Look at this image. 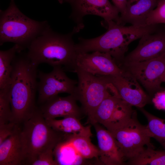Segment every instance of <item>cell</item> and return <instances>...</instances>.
Returning <instances> with one entry per match:
<instances>
[{
	"mask_svg": "<svg viewBox=\"0 0 165 165\" xmlns=\"http://www.w3.org/2000/svg\"><path fill=\"white\" fill-rule=\"evenodd\" d=\"M165 24V0H158L156 7L149 14L146 25Z\"/></svg>",
	"mask_w": 165,
	"mask_h": 165,
	"instance_id": "obj_26",
	"label": "cell"
},
{
	"mask_svg": "<svg viewBox=\"0 0 165 165\" xmlns=\"http://www.w3.org/2000/svg\"><path fill=\"white\" fill-rule=\"evenodd\" d=\"M12 122L9 86L0 89V125Z\"/></svg>",
	"mask_w": 165,
	"mask_h": 165,
	"instance_id": "obj_25",
	"label": "cell"
},
{
	"mask_svg": "<svg viewBox=\"0 0 165 165\" xmlns=\"http://www.w3.org/2000/svg\"><path fill=\"white\" fill-rule=\"evenodd\" d=\"M133 0H128V1H133Z\"/></svg>",
	"mask_w": 165,
	"mask_h": 165,
	"instance_id": "obj_32",
	"label": "cell"
},
{
	"mask_svg": "<svg viewBox=\"0 0 165 165\" xmlns=\"http://www.w3.org/2000/svg\"><path fill=\"white\" fill-rule=\"evenodd\" d=\"M118 94H112L105 98L97 108L91 123L105 127L109 121L117 104L121 99Z\"/></svg>",
	"mask_w": 165,
	"mask_h": 165,
	"instance_id": "obj_21",
	"label": "cell"
},
{
	"mask_svg": "<svg viewBox=\"0 0 165 165\" xmlns=\"http://www.w3.org/2000/svg\"><path fill=\"white\" fill-rule=\"evenodd\" d=\"M162 82H165V71L162 76Z\"/></svg>",
	"mask_w": 165,
	"mask_h": 165,
	"instance_id": "obj_31",
	"label": "cell"
},
{
	"mask_svg": "<svg viewBox=\"0 0 165 165\" xmlns=\"http://www.w3.org/2000/svg\"><path fill=\"white\" fill-rule=\"evenodd\" d=\"M107 31L97 37L90 39L79 38L75 44L78 53L96 51L110 54L120 67L123 63L129 45L144 35L158 29L159 24L125 26L110 20L106 22Z\"/></svg>",
	"mask_w": 165,
	"mask_h": 165,
	"instance_id": "obj_3",
	"label": "cell"
},
{
	"mask_svg": "<svg viewBox=\"0 0 165 165\" xmlns=\"http://www.w3.org/2000/svg\"><path fill=\"white\" fill-rule=\"evenodd\" d=\"M61 3H68L72 8L70 16L76 24L79 31L84 27L83 19L87 15L98 16L105 22L114 21L119 23L120 16L118 10L109 0H58Z\"/></svg>",
	"mask_w": 165,
	"mask_h": 165,
	"instance_id": "obj_11",
	"label": "cell"
},
{
	"mask_svg": "<svg viewBox=\"0 0 165 165\" xmlns=\"http://www.w3.org/2000/svg\"><path fill=\"white\" fill-rule=\"evenodd\" d=\"M76 101L72 95L65 97L57 95L47 100L38 108L46 120L68 117H74L80 119L84 112L77 105Z\"/></svg>",
	"mask_w": 165,
	"mask_h": 165,
	"instance_id": "obj_15",
	"label": "cell"
},
{
	"mask_svg": "<svg viewBox=\"0 0 165 165\" xmlns=\"http://www.w3.org/2000/svg\"><path fill=\"white\" fill-rule=\"evenodd\" d=\"M152 102L156 109L165 111V88L157 91L154 94Z\"/></svg>",
	"mask_w": 165,
	"mask_h": 165,
	"instance_id": "obj_28",
	"label": "cell"
},
{
	"mask_svg": "<svg viewBox=\"0 0 165 165\" xmlns=\"http://www.w3.org/2000/svg\"><path fill=\"white\" fill-rule=\"evenodd\" d=\"M158 0H134L128 2L124 13L120 16L119 24L136 26L146 25L147 17L156 7Z\"/></svg>",
	"mask_w": 165,
	"mask_h": 165,
	"instance_id": "obj_18",
	"label": "cell"
},
{
	"mask_svg": "<svg viewBox=\"0 0 165 165\" xmlns=\"http://www.w3.org/2000/svg\"><path fill=\"white\" fill-rule=\"evenodd\" d=\"M132 106L121 99L117 104L109 121L105 127L111 132L123 125L133 116L136 111Z\"/></svg>",
	"mask_w": 165,
	"mask_h": 165,
	"instance_id": "obj_22",
	"label": "cell"
},
{
	"mask_svg": "<svg viewBox=\"0 0 165 165\" xmlns=\"http://www.w3.org/2000/svg\"><path fill=\"white\" fill-rule=\"evenodd\" d=\"M114 5L118 10L120 16L123 15L126 9L128 0H112Z\"/></svg>",
	"mask_w": 165,
	"mask_h": 165,
	"instance_id": "obj_30",
	"label": "cell"
},
{
	"mask_svg": "<svg viewBox=\"0 0 165 165\" xmlns=\"http://www.w3.org/2000/svg\"><path fill=\"white\" fill-rule=\"evenodd\" d=\"M79 31L75 27L70 33L62 34L53 31L49 26L31 43L27 55L37 66L44 63L53 67L61 66L65 71L75 72L78 53L73 36Z\"/></svg>",
	"mask_w": 165,
	"mask_h": 165,
	"instance_id": "obj_2",
	"label": "cell"
},
{
	"mask_svg": "<svg viewBox=\"0 0 165 165\" xmlns=\"http://www.w3.org/2000/svg\"><path fill=\"white\" fill-rule=\"evenodd\" d=\"M53 150L50 148L41 152L31 165H58L54 158Z\"/></svg>",
	"mask_w": 165,
	"mask_h": 165,
	"instance_id": "obj_27",
	"label": "cell"
},
{
	"mask_svg": "<svg viewBox=\"0 0 165 165\" xmlns=\"http://www.w3.org/2000/svg\"><path fill=\"white\" fill-rule=\"evenodd\" d=\"M79 120L75 117H68L61 119L46 120L51 127L57 131L66 134L90 138L92 135L90 126H83Z\"/></svg>",
	"mask_w": 165,
	"mask_h": 165,
	"instance_id": "obj_19",
	"label": "cell"
},
{
	"mask_svg": "<svg viewBox=\"0 0 165 165\" xmlns=\"http://www.w3.org/2000/svg\"><path fill=\"white\" fill-rule=\"evenodd\" d=\"M110 132L124 160L133 159L147 148H154L146 126L141 125L137 119L136 112L125 123Z\"/></svg>",
	"mask_w": 165,
	"mask_h": 165,
	"instance_id": "obj_7",
	"label": "cell"
},
{
	"mask_svg": "<svg viewBox=\"0 0 165 165\" xmlns=\"http://www.w3.org/2000/svg\"><path fill=\"white\" fill-rule=\"evenodd\" d=\"M132 165H165V150H156L148 147L137 156L128 161Z\"/></svg>",
	"mask_w": 165,
	"mask_h": 165,
	"instance_id": "obj_24",
	"label": "cell"
},
{
	"mask_svg": "<svg viewBox=\"0 0 165 165\" xmlns=\"http://www.w3.org/2000/svg\"><path fill=\"white\" fill-rule=\"evenodd\" d=\"M138 108L147 120L146 127L150 137L158 141L165 150V119L152 115L143 108Z\"/></svg>",
	"mask_w": 165,
	"mask_h": 165,
	"instance_id": "obj_23",
	"label": "cell"
},
{
	"mask_svg": "<svg viewBox=\"0 0 165 165\" xmlns=\"http://www.w3.org/2000/svg\"><path fill=\"white\" fill-rule=\"evenodd\" d=\"M165 53V28L160 27L144 35L137 47L125 57L123 62L145 61Z\"/></svg>",
	"mask_w": 165,
	"mask_h": 165,
	"instance_id": "obj_14",
	"label": "cell"
},
{
	"mask_svg": "<svg viewBox=\"0 0 165 165\" xmlns=\"http://www.w3.org/2000/svg\"><path fill=\"white\" fill-rule=\"evenodd\" d=\"M22 51L16 44L8 50H0V89L9 86L13 69L12 61L16 54Z\"/></svg>",
	"mask_w": 165,
	"mask_h": 165,
	"instance_id": "obj_20",
	"label": "cell"
},
{
	"mask_svg": "<svg viewBox=\"0 0 165 165\" xmlns=\"http://www.w3.org/2000/svg\"><path fill=\"white\" fill-rule=\"evenodd\" d=\"M16 124L10 122L0 125V144L12 134Z\"/></svg>",
	"mask_w": 165,
	"mask_h": 165,
	"instance_id": "obj_29",
	"label": "cell"
},
{
	"mask_svg": "<svg viewBox=\"0 0 165 165\" xmlns=\"http://www.w3.org/2000/svg\"><path fill=\"white\" fill-rule=\"evenodd\" d=\"M105 76L115 87L120 98L132 106L142 108L150 102L149 96L139 82L127 71L124 70L121 75Z\"/></svg>",
	"mask_w": 165,
	"mask_h": 165,
	"instance_id": "obj_12",
	"label": "cell"
},
{
	"mask_svg": "<svg viewBox=\"0 0 165 165\" xmlns=\"http://www.w3.org/2000/svg\"><path fill=\"white\" fill-rule=\"evenodd\" d=\"M49 26L46 21H36L25 15L14 0H10L9 7L0 10V45L11 42L23 50Z\"/></svg>",
	"mask_w": 165,
	"mask_h": 165,
	"instance_id": "obj_4",
	"label": "cell"
},
{
	"mask_svg": "<svg viewBox=\"0 0 165 165\" xmlns=\"http://www.w3.org/2000/svg\"><path fill=\"white\" fill-rule=\"evenodd\" d=\"M58 165H81L87 160L98 158V147L93 144L90 138L66 134L53 150Z\"/></svg>",
	"mask_w": 165,
	"mask_h": 165,
	"instance_id": "obj_8",
	"label": "cell"
},
{
	"mask_svg": "<svg viewBox=\"0 0 165 165\" xmlns=\"http://www.w3.org/2000/svg\"><path fill=\"white\" fill-rule=\"evenodd\" d=\"M22 124L20 136L25 165H31L41 152L48 149H54L66 134L51 127L38 107L30 117Z\"/></svg>",
	"mask_w": 165,
	"mask_h": 165,
	"instance_id": "obj_5",
	"label": "cell"
},
{
	"mask_svg": "<svg viewBox=\"0 0 165 165\" xmlns=\"http://www.w3.org/2000/svg\"><path fill=\"white\" fill-rule=\"evenodd\" d=\"M9 85L12 122L20 124L32 115L38 107L35 96L38 90L37 66L26 53H18L13 59Z\"/></svg>",
	"mask_w": 165,
	"mask_h": 165,
	"instance_id": "obj_1",
	"label": "cell"
},
{
	"mask_svg": "<svg viewBox=\"0 0 165 165\" xmlns=\"http://www.w3.org/2000/svg\"><path fill=\"white\" fill-rule=\"evenodd\" d=\"M75 73L78 81L74 96L80 102L91 123L99 105L111 94H116V90L105 75H94L78 68Z\"/></svg>",
	"mask_w": 165,
	"mask_h": 165,
	"instance_id": "obj_6",
	"label": "cell"
},
{
	"mask_svg": "<svg viewBox=\"0 0 165 165\" xmlns=\"http://www.w3.org/2000/svg\"><path fill=\"white\" fill-rule=\"evenodd\" d=\"M95 130L101 163L106 165H120L124 160L116 141L110 132L97 123L92 124Z\"/></svg>",
	"mask_w": 165,
	"mask_h": 165,
	"instance_id": "obj_16",
	"label": "cell"
},
{
	"mask_svg": "<svg viewBox=\"0 0 165 165\" xmlns=\"http://www.w3.org/2000/svg\"><path fill=\"white\" fill-rule=\"evenodd\" d=\"M76 65V68L97 76L119 75L124 72L110 54L98 51L78 53Z\"/></svg>",
	"mask_w": 165,
	"mask_h": 165,
	"instance_id": "obj_13",
	"label": "cell"
},
{
	"mask_svg": "<svg viewBox=\"0 0 165 165\" xmlns=\"http://www.w3.org/2000/svg\"><path fill=\"white\" fill-rule=\"evenodd\" d=\"M20 124H16L13 133L0 144V165L25 164Z\"/></svg>",
	"mask_w": 165,
	"mask_h": 165,
	"instance_id": "obj_17",
	"label": "cell"
},
{
	"mask_svg": "<svg viewBox=\"0 0 165 165\" xmlns=\"http://www.w3.org/2000/svg\"><path fill=\"white\" fill-rule=\"evenodd\" d=\"M38 103L40 105L59 94L74 95L78 81L68 77L61 66L53 67L50 72H38Z\"/></svg>",
	"mask_w": 165,
	"mask_h": 165,
	"instance_id": "obj_10",
	"label": "cell"
},
{
	"mask_svg": "<svg viewBox=\"0 0 165 165\" xmlns=\"http://www.w3.org/2000/svg\"><path fill=\"white\" fill-rule=\"evenodd\" d=\"M120 68L132 75L151 95L163 88L161 84L165 71V53L145 61L124 62Z\"/></svg>",
	"mask_w": 165,
	"mask_h": 165,
	"instance_id": "obj_9",
	"label": "cell"
}]
</instances>
